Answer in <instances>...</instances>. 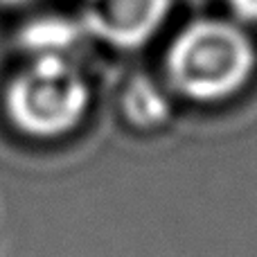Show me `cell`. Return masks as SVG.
Returning <instances> with one entry per match:
<instances>
[{
  "instance_id": "5",
  "label": "cell",
  "mask_w": 257,
  "mask_h": 257,
  "mask_svg": "<svg viewBox=\"0 0 257 257\" xmlns=\"http://www.w3.org/2000/svg\"><path fill=\"white\" fill-rule=\"evenodd\" d=\"M81 32L79 23H63V21H39L32 23L30 30H25V50L27 54H48V52H57V54H70L68 48L75 41V34Z\"/></svg>"
},
{
  "instance_id": "4",
  "label": "cell",
  "mask_w": 257,
  "mask_h": 257,
  "mask_svg": "<svg viewBox=\"0 0 257 257\" xmlns=\"http://www.w3.org/2000/svg\"><path fill=\"white\" fill-rule=\"evenodd\" d=\"M124 117L136 126H154L167 117V99L154 81L138 77L124 88L122 95Z\"/></svg>"
},
{
  "instance_id": "6",
  "label": "cell",
  "mask_w": 257,
  "mask_h": 257,
  "mask_svg": "<svg viewBox=\"0 0 257 257\" xmlns=\"http://www.w3.org/2000/svg\"><path fill=\"white\" fill-rule=\"evenodd\" d=\"M232 14L246 23H257V0H228Z\"/></svg>"
},
{
  "instance_id": "1",
  "label": "cell",
  "mask_w": 257,
  "mask_h": 257,
  "mask_svg": "<svg viewBox=\"0 0 257 257\" xmlns=\"http://www.w3.org/2000/svg\"><path fill=\"white\" fill-rule=\"evenodd\" d=\"M93 88L70 54H30L3 90V111L18 133L57 140L72 133L90 111Z\"/></svg>"
},
{
  "instance_id": "2",
  "label": "cell",
  "mask_w": 257,
  "mask_h": 257,
  "mask_svg": "<svg viewBox=\"0 0 257 257\" xmlns=\"http://www.w3.org/2000/svg\"><path fill=\"white\" fill-rule=\"evenodd\" d=\"M255 68L250 39L219 18L185 25L169 43L165 70L178 93L192 99L214 102L239 90Z\"/></svg>"
},
{
  "instance_id": "3",
  "label": "cell",
  "mask_w": 257,
  "mask_h": 257,
  "mask_svg": "<svg viewBox=\"0 0 257 257\" xmlns=\"http://www.w3.org/2000/svg\"><path fill=\"white\" fill-rule=\"evenodd\" d=\"M81 32L115 50H138L167 21L172 0H77Z\"/></svg>"
},
{
  "instance_id": "7",
  "label": "cell",
  "mask_w": 257,
  "mask_h": 257,
  "mask_svg": "<svg viewBox=\"0 0 257 257\" xmlns=\"http://www.w3.org/2000/svg\"><path fill=\"white\" fill-rule=\"evenodd\" d=\"M32 3V0H0V7L5 9H14V7H23V5Z\"/></svg>"
}]
</instances>
